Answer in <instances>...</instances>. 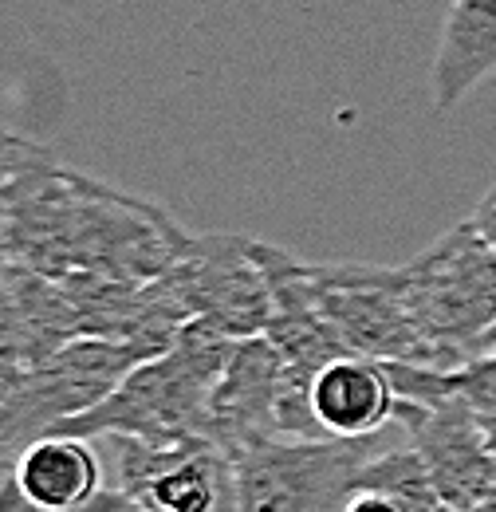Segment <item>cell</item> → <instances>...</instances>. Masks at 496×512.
<instances>
[{
	"label": "cell",
	"instance_id": "ba28073f",
	"mask_svg": "<svg viewBox=\"0 0 496 512\" xmlns=\"http://www.w3.org/2000/svg\"><path fill=\"white\" fill-rule=\"evenodd\" d=\"M193 320H209L233 339L264 335L276 316L260 241L248 237H189L182 256L162 272Z\"/></svg>",
	"mask_w": 496,
	"mask_h": 512
},
{
	"label": "cell",
	"instance_id": "ffe728a7",
	"mask_svg": "<svg viewBox=\"0 0 496 512\" xmlns=\"http://www.w3.org/2000/svg\"><path fill=\"white\" fill-rule=\"evenodd\" d=\"M343 512H406L398 501H390L386 493H374V489H355L351 501L343 505Z\"/></svg>",
	"mask_w": 496,
	"mask_h": 512
},
{
	"label": "cell",
	"instance_id": "3957f363",
	"mask_svg": "<svg viewBox=\"0 0 496 512\" xmlns=\"http://www.w3.org/2000/svg\"><path fill=\"white\" fill-rule=\"evenodd\" d=\"M398 272L406 308L434 347L437 367H465L496 323V253L461 221Z\"/></svg>",
	"mask_w": 496,
	"mask_h": 512
},
{
	"label": "cell",
	"instance_id": "6da1fadb",
	"mask_svg": "<svg viewBox=\"0 0 496 512\" xmlns=\"http://www.w3.org/2000/svg\"><path fill=\"white\" fill-rule=\"evenodd\" d=\"M4 201V260L52 280L111 276L158 280L189 245V233L154 201L75 174L56 158L20 174Z\"/></svg>",
	"mask_w": 496,
	"mask_h": 512
},
{
	"label": "cell",
	"instance_id": "9a60e30c",
	"mask_svg": "<svg viewBox=\"0 0 496 512\" xmlns=\"http://www.w3.org/2000/svg\"><path fill=\"white\" fill-rule=\"evenodd\" d=\"M36 367H40V351L24 323L8 264L0 260V398H8Z\"/></svg>",
	"mask_w": 496,
	"mask_h": 512
},
{
	"label": "cell",
	"instance_id": "d4e9b609",
	"mask_svg": "<svg viewBox=\"0 0 496 512\" xmlns=\"http://www.w3.org/2000/svg\"><path fill=\"white\" fill-rule=\"evenodd\" d=\"M493 343H496V323H493V331L485 335V347H493ZM485 347H481V351H485Z\"/></svg>",
	"mask_w": 496,
	"mask_h": 512
},
{
	"label": "cell",
	"instance_id": "4316f807",
	"mask_svg": "<svg viewBox=\"0 0 496 512\" xmlns=\"http://www.w3.org/2000/svg\"><path fill=\"white\" fill-rule=\"evenodd\" d=\"M146 512H162V509H146Z\"/></svg>",
	"mask_w": 496,
	"mask_h": 512
},
{
	"label": "cell",
	"instance_id": "5bb4252c",
	"mask_svg": "<svg viewBox=\"0 0 496 512\" xmlns=\"http://www.w3.org/2000/svg\"><path fill=\"white\" fill-rule=\"evenodd\" d=\"M359 489H374L386 493L390 501H398L406 512H437L445 501L437 493L434 473L426 465V457L410 446V438L394 442L390 449H382L371 465L359 477Z\"/></svg>",
	"mask_w": 496,
	"mask_h": 512
},
{
	"label": "cell",
	"instance_id": "7a4b0ae2",
	"mask_svg": "<svg viewBox=\"0 0 496 512\" xmlns=\"http://www.w3.org/2000/svg\"><path fill=\"white\" fill-rule=\"evenodd\" d=\"M233 347L237 339L221 327L209 320H189L162 355L142 359L99 406L60 422L52 434H71L87 442L99 434H130L150 442H174L193 434L205 438L209 398L229 367Z\"/></svg>",
	"mask_w": 496,
	"mask_h": 512
},
{
	"label": "cell",
	"instance_id": "44dd1931",
	"mask_svg": "<svg viewBox=\"0 0 496 512\" xmlns=\"http://www.w3.org/2000/svg\"><path fill=\"white\" fill-rule=\"evenodd\" d=\"M16 453H20V449H12V446H0V477H4V473H8V469H12V465H16Z\"/></svg>",
	"mask_w": 496,
	"mask_h": 512
},
{
	"label": "cell",
	"instance_id": "2e32d148",
	"mask_svg": "<svg viewBox=\"0 0 496 512\" xmlns=\"http://www.w3.org/2000/svg\"><path fill=\"white\" fill-rule=\"evenodd\" d=\"M453 394L481 418H496V343L453 371Z\"/></svg>",
	"mask_w": 496,
	"mask_h": 512
},
{
	"label": "cell",
	"instance_id": "277c9868",
	"mask_svg": "<svg viewBox=\"0 0 496 512\" xmlns=\"http://www.w3.org/2000/svg\"><path fill=\"white\" fill-rule=\"evenodd\" d=\"M410 438L394 422L363 438H268L237 461V512H343L363 469L382 449Z\"/></svg>",
	"mask_w": 496,
	"mask_h": 512
},
{
	"label": "cell",
	"instance_id": "cb8c5ba5",
	"mask_svg": "<svg viewBox=\"0 0 496 512\" xmlns=\"http://www.w3.org/2000/svg\"><path fill=\"white\" fill-rule=\"evenodd\" d=\"M0 260H4V201H0Z\"/></svg>",
	"mask_w": 496,
	"mask_h": 512
},
{
	"label": "cell",
	"instance_id": "9c48e42d",
	"mask_svg": "<svg viewBox=\"0 0 496 512\" xmlns=\"http://www.w3.org/2000/svg\"><path fill=\"white\" fill-rule=\"evenodd\" d=\"M288 359L268 335L237 339L229 367L209 398L205 438L237 457L252 442L284 438L280 434V386Z\"/></svg>",
	"mask_w": 496,
	"mask_h": 512
},
{
	"label": "cell",
	"instance_id": "8fae6325",
	"mask_svg": "<svg viewBox=\"0 0 496 512\" xmlns=\"http://www.w3.org/2000/svg\"><path fill=\"white\" fill-rule=\"evenodd\" d=\"M311 414L327 438H363L398 422L402 398L382 359L339 355L311 379Z\"/></svg>",
	"mask_w": 496,
	"mask_h": 512
},
{
	"label": "cell",
	"instance_id": "603a6c76",
	"mask_svg": "<svg viewBox=\"0 0 496 512\" xmlns=\"http://www.w3.org/2000/svg\"><path fill=\"white\" fill-rule=\"evenodd\" d=\"M485 438H489V449L496 453V418H485Z\"/></svg>",
	"mask_w": 496,
	"mask_h": 512
},
{
	"label": "cell",
	"instance_id": "7c38bea8",
	"mask_svg": "<svg viewBox=\"0 0 496 512\" xmlns=\"http://www.w3.org/2000/svg\"><path fill=\"white\" fill-rule=\"evenodd\" d=\"M489 75H496V0H453L430 71L434 111L449 115Z\"/></svg>",
	"mask_w": 496,
	"mask_h": 512
},
{
	"label": "cell",
	"instance_id": "4fadbf2b",
	"mask_svg": "<svg viewBox=\"0 0 496 512\" xmlns=\"http://www.w3.org/2000/svg\"><path fill=\"white\" fill-rule=\"evenodd\" d=\"M16 485L48 509H79L91 505L103 485V461L87 446V438L71 434H44L16 453L12 465Z\"/></svg>",
	"mask_w": 496,
	"mask_h": 512
},
{
	"label": "cell",
	"instance_id": "5b68a950",
	"mask_svg": "<svg viewBox=\"0 0 496 512\" xmlns=\"http://www.w3.org/2000/svg\"><path fill=\"white\" fill-rule=\"evenodd\" d=\"M311 304L331 323L351 355L382 363L437 367L434 347L422 339L402 296L398 268L374 264H300Z\"/></svg>",
	"mask_w": 496,
	"mask_h": 512
},
{
	"label": "cell",
	"instance_id": "7402d4cb",
	"mask_svg": "<svg viewBox=\"0 0 496 512\" xmlns=\"http://www.w3.org/2000/svg\"><path fill=\"white\" fill-rule=\"evenodd\" d=\"M473 512H496V481H493V489H489V493L477 501V509H473Z\"/></svg>",
	"mask_w": 496,
	"mask_h": 512
},
{
	"label": "cell",
	"instance_id": "d6986e66",
	"mask_svg": "<svg viewBox=\"0 0 496 512\" xmlns=\"http://www.w3.org/2000/svg\"><path fill=\"white\" fill-rule=\"evenodd\" d=\"M465 221H469V225L481 233V241H485V245L496 253V186L485 193L481 201H477V209H473Z\"/></svg>",
	"mask_w": 496,
	"mask_h": 512
},
{
	"label": "cell",
	"instance_id": "484cf974",
	"mask_svg": "<svg viewBox=\"0 0 496 512\" xmlns=\"http://www.w3.org/2000/svg\"><path fill=\"white\" fill-rule=\"evenodd\" d=\"M437 512H473V509H453V505H441Z\"/></svg>",
	"mask_w": 496,
	"mask_h": 512
},
{
	"label": "cell",
	"instance_id": "ac0fdd59",
	"mask_svg": "<svg viewBox=\"0 0 496 512\" xmlns=\"http://www.w3.org/2000/svg\"><path fill=\"white\" fill-rule=\"evenodd\" d=\"M52 158L56 154L48 146H40V142H32V138H24L16 130L0 127V193L8 190L20 174H28V170H36V166H44Z\"/></svg>",
	"mask_w": 496,
	"mask_h": 512
},
{
	"label": "cell",
	"instance_id": "30bf717a",
	"mask_svg": "<svg viewBox=\"0 0 496 512\" xmlns=\"http://www.w3.org/2000/svg\"><path fill=\"white\" fill-rule=\"evenodd\" d=\"M398 422H406L410 446L426 457L441 501L453 509H477L496 481V453L485 438V418L461 398H449L434 410L402 402Z\"/></svg>",
	"mask_w": 496,
	"mask_h": 512
},
{
	"label": "cell",
	"instance_id": "8992f818",
	"mask_svg": "<svg viewBox=\"0 0 496 512\" xmlns=\"http://www.w3.org/2000/svg\"><path fill=\"white\" fill-rule=\"evenodd\" d=\"M154 359L134 343H115L99 335H79L44 359L8 398H0V446L24 449L52 434L60 422L99 406L126 375Z\"/></svg>",
	"mask_w": 496,
	"mask_h": 512
},
{
	"label": "cell",
	"instance_id": "e0dca14e",
	"mask_svg": "<svg viewBox=\"0 0 496 512\" xmlns=\"http://www.w3.org/2000/svg\"><path fill=\"white\" fill-rule=\"evenodd\" d=\"M134 501L126 497L119 485H107L91 505H79V509H48V505H36L12 477V469L0 477V512H130Z\"/></svg>",
	"mask_w": 496,
	"mask_h": 512
},
{
	"label": "cell",
	"instance_id": "52a82bcc",
	"mask_svg": "<svg viewBox=\"0 0 496 512\" xmlns=\"http://www.w3.org/2000/svg\"><path fill=\"white\" fill-rule=\"evenodd\" d=\"M119 489L134 509L162 512H237V461L201 434L150 442L111 434Z\"/></svg>",
	"mask_w": 496,
	"mask_h": 512
}]
</instances>
